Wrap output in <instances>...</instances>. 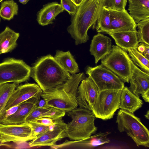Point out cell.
Wrapping results in <instances>:
<instances>
[{
    "label": "cell",
    "instance_id": "cell-1",
    "mask_svg": "<svg viewBox=\"0 0 149 149\" xmlns=\"http://www.w3.org/2000/svg\"><path fill=\"white\" fill-rule=\"evenodd\" d=\"M105 0H84L72 16L67 30L77 45L89 39L88 29L95 28L97 21L104 7Z\"/></svg>",
    "mask_w": 149,
    "mask_h": 149
},
{
    "label": "cell",
    "instance_id": "cell-2",
    "mask_svg": "<svg viewBox=\"0 0 149 149\" xmlns=\"http://www.w3.org/2000/svg\"><path fill=\"white\" fill-rule=\"evenodd\" d=\"M85 78L84 73L72 74L62 84L45 91H42V97L49 107L68 113L77 108V96L79 85Z\"/></svg>",
    "mask_w": 149,
    "mask_h": 149
},
{
    "label": "cell",
    "instance_id": "cell-3",
    "mask_svg": "<svg viewBox=\"0 0 149 149\" xmlns=\"http://www.w3.org/2000/svg\"><path fill=\"white\" fill-rule=\"evenodd\" d=\"M30 76L42 91H45L63 84L71 77L50 54L39 58L31 68Z\"/></svg>",
    "mask_w": 149,
    "mask_h": 149
},
{
    "label": "cell",
    "instance_id": "cell-4",
    "mask_svg": "<svg viewBox=\"0 0 149 149\" xmlns=\"http://www.w3.org/2000/svg\"><path fill=\"white\" fill-rule=\"evenodd\" d=\"M68 113L72 120L67 124L66 137L70 140L86 139L97 131V127L94 124L96 117L92 111L79 107Z\"/></svg>",
    "mask_w": 149,
    "mask_h": 149
},
{
    "label": "cell",
    "instance_id": "cell-5",
    "mask_svg": "<svg viewBox=\"0 0 149 149\" xmlns=\"http://www.w3.org/2000/svg\"><path fill=\"white\" fill-rule=\"evenodd\" d=\"M116 123L119 132H126L137 146L149 147V130L133 113L120 109L117 114Z\"/></svg>",
    "mask_w": 149,
    "mask_h": 149
},
{
    "label": "cell",
    "instance_id": "cell-6",
    "mask_svg": "<svg viewBox=\"0 0 149 149\" xmlns=\"http://www.w3.org/2000/svg\"><path fill=\"white\" fill-rule=\"evenodd\" d=\"M101 64L129 83L132 74L131 59L126 52L113 45L109 53L101 60Z\"/></svg>",
    "mask_w": 149,
    "mask_h": 149
},
{
    "label": "cell",
    "instance_id": "cell-7",
    "mask_svg": "<svg viewBox=\"0 0 149 149\" xmlns=\"http://www.w3.org/2000/svg\"><path fill=\"white\" fill-rule=\"evenodd\" d=\"M122 91L107 90L99 91L91 109L96 118L106 120L113 117L119 108Z\"/></svg>",
    "mask_w": 149,
    "mask_h": 149
},
{
    "label": "cell",
    "instance_id": "cell-8",
    "mask_svg": "<svg viewBox=\"0 0 149 149\" xmlns=\"http://www.w3.org/2000/svg\"><path fill=\"white\" fill-rule=\"evenodd\" d=\"M31 68L22 60L13 58L0 63V86L8 83L19 84L27 80Z\"/></svg>",
    "mask_w": 149,
    "mask_h": 149
},
{
    "label": "cell",
    "instance_id": "cell-9",
    "mask_svg": "<svg viewBox=\"0 0 149 149\" xmlns=\"http://www.w3.org/2000/svg\"><path fill=\"white\" fill-rule=\"evenodd\" d=\"M86 73L94 82L99 91L107 90H122L124 83L116 74L101 64L94 67L88 66Z\"/></svg>",
    "mask_w": 149,
    "mask_h": 149
},
{
    "label": "cell",
    "instance_id": "cell-10",
    "mask_svg": "<svg viewBox=\"0 0 149 149\" xmlns=\"http://www.w3.org/2000/svg\"><path fill=\"white\" fill-rule=\"evenodd\" d=\"M63 117L54 120V128L50 129L28 143L30 147L43 146H52L56 142L66 137L67 124L62 119Z\"/></svg>",
    "mask_w": 149,
    "mask_h": 149
},
{
    "label": "cell",
    "instance_id": "cell-11",
    "mask_svg": "<svg viewBox=\"0 0 149 149\" xmlns=\"http://www.w3.org/2000/svg\"><path fill=\"white\" fill-rule=\"evenodd\" d=\"M31 129L27 122L0 125V139L2 143L26 142L32 140Z\"/></svg>",
    "mask_w": 149,
    "mask_h": 149
},
{
    "label": "cell",
    "instance_id": "cell-12",
    "mask_svg": "<svg viewBox=\"0 0 149 149\" xmlns=\"http://www.w3.org/2000/svg\"><path fill=\"white\" fill-rule=\"evenodd\" d=\"M99 92L98 88L89 77L83 79L77 93V99L79 107L91 111Z\"/></svg>",
    "mask_w": 149,
    "mask_h": 149
},
{
    "label": "cell",
    "instance_id": "cell-13",
    "mask_svg": "<svg viewBox=\"0 0 149 149\" xmlns=\"http://www.w3.org/2000/svg\"><path fill=\"white\" fill-rule=\"evenodd\" d=\"M42 91L37 84L28 83L21 85L15 89L10 96L5 108V111L33 97L40 98Z\"/></svg>",
    "mask_w": 149,
    "mask_h": 149
},
{
    "label": "cell",
    "instance_id": "cell-14",
    "mask_svg": "<svg viewBox=\"0 0 149 149\" xmlns=\"http://www.w3.org/2000/svg\"><path fill=\"white\" fill-rule=\"evenodd\" d=\"M108 9L110 15L111 31L136 30L137 24L127 10Z\"/></svg>",
    "mask_w": 149,
    "mask_h": 149
},
{
    "label": "cell",
    "instance_id": "cell-15",
    "mask_svg": "<svg viewBox=\"0 0 149 149\" xmlns=\"http://www.w3.org/2000/svg\"><path fill=\"white\" fill-rule=\"evenodd\" d=\"M40 100V98L33 97L22 103L14 113L3 120L1 125L18 124L26 122L27 117L37 106Z\"/></svg>",
    "mask_w": 149,
    "mask_h": 149
},
{
    "label": "cell",
    "instance_id": "cell-16",
    "mask_svg": "<svg viewBox=\"0 0 149 149\" xmlns=\"http://www.w3.org/2000/svg\"><path fill=\"white\" fill-rule=\"evenodd\" d=\"M132 74L130 80L129 89L134 94L139 96L149 91V74L141 70L131 61Z\"/></svg>",
    "mask_w": 149,
    "mask_h": 149
},
{
    "label": "cell",
    "instance_id": "cell-17",
    "mask_svg": "<svg viewBox=\"0 0 149 149\" xmlns=\"http://www.w3.org/2000/svg\"><path fill=\"white\" fill-rule=\"evenodd\" d=\"M112 46V40L110 38L100 33H98L93 36L89 51L91 55L94 57L95 64L109 53Z\"/></svg>",
    "mask_w": 149,
    "mask_h": 149
},
{
    "label": "cell",
    "instance_id": "cell-18",
    "mask_svg": "<svg viewBox=\"0 0 149 149\" xmlns=\"http://www.w3.org/2000/svg\"><path fill=\"white\" fill-rule=\"evenodd\" d=\"M107 34L113 38L117 45L126 51L130 49L136 48L139 43L136 30L117 32L111 31Z\"/></svg>",
    "mask_w": 149,
    "mask_h": 149
},
{
    "label": "cell",
    "instance_id": "cell-19",
    "mask_svg": "<svg viewBox=\"0 0 149 149\" xmlns=\"http://www.w3.org/2000/svg\"><path fill=\"white\" fill-rule=\"evenodd\" d=\"M64 10L57 2L49 3L43 6L38 12L37 20L40 25L44 26L53 23L56 17Z\"/></svg>",
    "mask_w": 149,
    "mask_h": 149
},
{
    "label": "cell",
    "instance_id": "cell-20",
    "mask_svg": "<svg viewBox=\"0 0 149 149\" xmlns=\"http://www.w3.org/2000/svg\"><path fill=\"white\" fill-rule=\"evenodd\" d=\"M143 101L132 92L127 86L122 91L119 108L131 113H134L141 107Z\"/></svg>",
    "mask_w": 149,
    "mask_h": 149
},
{
    "label": "cell",
    "instance_id": "cell-21",
    "mask_svg": "<svg viewBox=\"0 0 149 149\" xmlns=\"http://www.w3.org/2000/svg\"><path fill=\"white\" fill-rule=\"evenodd\" d=\"M129 14L137 23L149 18V0H128Z\"/></svg>",
    "mask_w": 149,
    "mask_h": 149
},
{
    "label": "cell",
    "instance_id": "cell-22",
    "mask_svg": "<svg viewBox=\"0 0 149 149\" xmlns=\"http://www.w3.org/2000/svg\"><path fill=\"white\" fill-rule=\"evenodd\" d=\"M19 36V33L6 26L0 33V55L13 49L17 46V41Z\"/></svg>",
    "mask_w": 149,
    "mask_h": 149
},
{
    "label": "cell",
    "instance_id": "cell-23",
    "mask_svg": "<svg viewBox=\"0 0 149 149\" xmlns=\"http://www.w3.org/2000/svg\"><path fill=\"white\" fill-rule=\"evenodd\" d=\"M54 57L65 70L72 74L79 72L78 64L70 51L57 50Z\"/></svg>",
    "mask_w": 149,
    "mask_h": 149
},
{
    "label": "cell",
    "instance_id": "cell-24",
    "mask_svg": "<svg viewBox=\"0 0 149 149\" xmlns=\"http://www.w3.org/2000/svg\"><path fill=\"white\" fill-rule=\"evenodd\" d=\"M18 84L6 83L0 86V125L5 118V108L11 94Z\"/></svg>",
    "mask_w": 149,
    "mask_h": 149
},
{
    "label": "cell",
    "instance_id": "cell-25",
    "mask_svg": "<svg viewBox=\"0 0 149 149\" xmlns=\"http://www.w3.org/2000/svg\"><path fill=\"white\" fill-rule=\"evenodd\" d=\"M110 132H99L91 136L86 139L81 140L82 149H93L98 146L109 143L110 139L107 138Z\"/></svg>",
    "mask_w": 149,
    "mask_h": 149
},
{
    "label": "cell",
    "instance_id": "cell-26",
    "mask_svg": "<svg viewBox=\"0 0 149 149\" xmlns=\"http://www.w3.org/2000/svg\"><path fill=\"white\" fill-rule=\"evenodd\" d=\"M127 51L133 63L142 71L149 74V61L136 48H131Z\"/></svg>",
    "mask_w": 149,
    "mask_h": 149
},
{
    "label": "cell",
    "instance_id": "cell-27",
    "mask_svg": "<svg viewBox=\"0 0 149 149\" xmlns=\"http://www.w3.org/2000/svg\"><path fill=\"white\" fill-rule=\"evenodd\" d=\"M98 33L107 34L111 31L110 15L108 9L104 7L97 21L95 27Z\"/></svg>",
    "mask_w": 149,
    "mask_h": 149
},
{
    "label": "cell",
    "instance_id": "cell-28",
    "mask_svg": "<svg viewBox=\"0 0 149 149\" xmlns=\"http://www.w3.org/2000/svg\"><path fill=\"white\" fill-rule=\"evenodd\" d=\"M18 6L13 0L2 2L0 9V16L4 19L10 20L18 13Z\"/></svg>",
    "mask_w": 149,
    "mask_h": 149
},
{
    "label": "cell",
    "instance_id": "cell-29",
    "mask_svg": "<svg viewBox=\"0 0 149 149\" xmlns=\"http://www.w3.org/2000/svg\"><path fill=\"white\" fill-rule=\"evenodd\" d=\"M137 23V36L139 42L149 45V18L141 21Z\"/></svg>",
    "mask_w": 149,
    "mask_h": 149
},
{
    "label": "cell",
    "instance_id": "cell-30",
    "mask_svg": "<svg viewBox=\"0 0 149 149\" xmlns=\"http://www.w3.org/2000/svg\"><path fill=\"white\" fill-rule=\"evenodd\" d=\"M49 108H42L37 106L27 117L25 122H28L41 118H48Z\"/></svg>",
    "mask_w": 149,
    "mask_h": 149
},
{
    "label": "cell",
    "instance_id": "cell-31",
    "mask_svg": "<svg viewBox=\"0 0 149 149\" xmlns=\"http://www.w3.org/2000/svg\"><path fill=\"white\" fill-rule=\"evenodd\" d=\"M26 122H27L31 129L32 140L49 130L51 126H44L32 121Z\"/></svg>",
    "mask_w": 149,
    "mask_h": 149
},
{
    "label": "cell",
    "instance_id": "cell-32",
    "mask_svg": "<svg viewBox=\"0 0 149 149\" xmlns=\"http://www.w3.org/2000/svg\"><path fill=\"white\" fill-rule=\"evenodd\" d=\"M127 0H105V7L108 9L123 11L125 10Z\"/></svg>",
    "mask_w": 149,
    "mask_h": 149
},
{
    "label": "cell",
    "instance_id": "cell-33",
    "mask_svg": "<svg viewBox=\"0 0 149 149\" xmlns=\"http://www.w3.org/2000/svg\"><path fill=\"white\" fill-rule=\"evenodd\" d=\"M60 4L64 10L70 15L73 16L77 11L78 6L71 0H61Z\"/></svg>",
    "mask_w": 149,
    "mask_h": 149
},
{
    "label": "cell",
    "instance_id": "cell-34",
    "mask_svg": "<svg viewBox=\"0 0 149 149\" xmlns=\"http://www.w3.org/2000/svg\"><path fill=\"white\" fill-rule=\"evenodd\" d=\"M136 49L146 58L149 59V45L140 42L139 43Z\"/></svg>",
    "mask_w": 149,
    "mask_h": 149
},
{
    "label": "cell",
    "instance_id": "cell-35",
    "mask_svg": "<svg viewBox=\"0 0 149 149\" xmlns=\"http://www.w3.org/2000/svg\"><path fill=\"white\" fill-rule=\"evenodd\" d=\"M31 121L46 126H49L54 124V120L47 117L38 118Z\"/></svg>",
    "mask_w": 149,
    "mask_h": 149
},
{
    "label": "cell",
    "instance_id": "cell-36",
    "mask_svg": "<svg viewBox=\"0 0 149 149\" xmlns=\"http://www.w3.org/2000/svg\"><path fill=\"white\" fill-rule=\"evenodd\" d=\"M19 106V105H17L7 110L6 111L5 118L14 113L18 109Z\"/></svg>",
    "mask_w": 149,
    "mask_h": 149
},
{
    "label": "cell",
    "instance_id": "cell-37",
    "mask_svg": "<svg viewBox=\"0 0 149 149\" xmlns=\"http://www.w3.org/2000/svg\"><path fill=\"white\" fill-rule=\"evenodd\" d=\"M37 106L42 108H47L50 107L47 105L46 102L43 99L39 100Z\"/></svg>",
    "mask_w": 149,
    "mask_h": 149
},
{
    "label": "cell",
    "instance_id": "cell-38",
    "mask_svg": "<svg viewBox=\"0 0 149 149\" xmlns=\"http://www.w3.org/2000/svg\"><path fill=\"white\" fill-rule=\"evenodd\" d=\"M142 98L146 102H149V91H146L141 95Z\"/></svg>",
    "mask_w": 149,
    "mask_h": 149
},
{
    "label": "cell",
    "instance_id": "cell-39",
    "mask_svg": "<svg viewBox=\"0 0 149 149\" xmlns=\"http://www.w3.org/2000/svg\"><path fill=\"white\" fill-rule=\"evenodd\" d=\"M77 6H79L84 0H71Z\"/></svg>",
    "mask_w": 149,
    "mask_h": 149
},
{
    "label": "cell",
    "instance_id": "cell-40",
    "mask_svg": "<svg viewBox=\"0 0 149 149\" xmlns=\"http://www.w3.org/2000/svg\"><path fill=\"white\" fill-rule=\"evenodd\" d=\"M30 0H19V1L23 4H26Z\"/></svg>",
    "mask_w": 149,
    "mask_h": 149
},
{
    "label": "cell",
    "instance_id": "cell-41",
    "mask_svg": "<svg viewBox=\"0 0 149 149\" xmlns=\"http://www.w3.org/2000/svg\"><path fill=\"white\" fill-rule=\"evenodd\" d=\"M145 118L149 120V110H148L147 111V112L146 113V114L144 115Z\"/></svg>",
    "mask_w": 149,
    "mask_h": 149
},
{
    "label": "cell",
    "instance_id": "cell-42",
    "mask_svg": "<svg viewBox=\"0 0 149 149\" xmlns=\"http://www.w3.org/2000/svg\"><path fill=\"white\" fill-rule=\"evenodd\" d=\"M3 144V143L1 142V140L0 139V146L2 145Z\"/></svg>",
    "mask_w": 149,
    "mask_h": 149
},
{
    "label": "cell",
    "instance_id": "cell-43",
    "mask_svg": "<svg viewBox=\"0 0 149 149\" xmlns=\"http://www.w3.org/2000/svg\"><path fill=\"white\" fill-rule=\"evenodd\" d=\"M3 0H0V2L2 1Z\"/></svg>",
    "mask_w": 149,
    "mask_h": 149
},
{
    "label": "cell",
    "instance_id": "cell-44",
    "mask_svg": "<svg viewBox=\"0 0 149 149\" xmlns=\"http://www.w3.org/2000/svg\"><path fill=\"white\" fill-rule=\"evenodd\" d=\"M0 21H1V18H0Z\"/></svg>",
    "mask_w": 149,
    "mask_h": 149
},
{
    "label": "cell",
    "instance_id": "cell-45",
    "mask_svg": "<svg viewBox=\"0 0 149 149\" xmlns=\"http://www.w3.org/2000/svg\"></svg>",
    "mask_w": 149,
    "mask_h": 149
}]
</instances>
